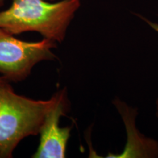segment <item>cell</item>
Masks as SVG:
<instances>
[{
	"mask_svg": "<svg viewBox=\"0 0 158 158\" xmlns=\"http://www.w3.org/2000/svg\"><path fill=\"white\" fill-rule=\"evenodd\" d=\"M2 4H3V0H0V7L2 5Z\"/></svg>",
	"mask_w": 158,
	"mask_h": 158,
	"instance_id": "cell-7",
	"label": "cell"
},
{
	"mask_svg": "<svg viewBox=\"0 0 158 158\" xmlns=\"http://www.w3.org/2000/svg\"><path fill=\"white\" fill-rule=\"evenodd\" d=\"M156 108H157V116H158V98L156 101Z\"/></svg>",
	"mask_w": 158,
	"mask_h": 158,
	"instance_id": "cell-6",
	"label": "cell"
},
{
	"mask_svg": "<svg viewBox=\"0 0 158 158\" xmlns=\"http://www.w3.org/2000/svg\"><path fill=\"white\" fill-rule=\"evenodd\" d=\"M56 42L44 38L39 42H25L0 28V73L4 78L21 81L29 76L37 63L55 58L52 49Z\"/></svg>",
	"mask_w": 158,
	"mask_h": 158,
	"instance_id": "cell-3",
	"label": "cell"
},
{
	"mask_svg": "<svg viewBox=\"0 0 158 158\" xmlns=\"http://www.w3.org/2000/svg\"><path fill=\"white\" fill-rule=\"evenodd\" d=\"M141 18L143 19V21H146V23H147L148 24H149V26L151 27L152 29H153L154 30H155V31H157V32L158 33V23L152 22V21H149V20L147 19H144V18H143V17H141Z\"/></svg>",
	"mask_w": 158,
	"mask_h": 158,
	"instance_id": "cell-5",
	"label": "cell"
},
{
	"mask_svg": "<svg viewBox=\"0 0 158 158\" xmlns=\"http://www.w3.org/2000/svg\"><path fill=\"white\" fill-rule=\"evenodd\" d=\"M80 6V0H62L56 3L13 0L8 9L0 12V28L12 35L37 31L45 38L62 42Z\"/></svg>",
	"mask_w": 158,
	"mask_h": 158,
	"instance_id": "cell-1",
	"label": "cell"
},
{
	"mask_svg": "<svg viewBox=\"0 0 158 158\" xmlns=\"http://www.w3.org/2000/svg\"><path fill=\"white\" fill-rule=\"evenodd\" d=\"M54 102L45 115L40 130V139L35 158H63L70 136V127H59L60 117L68 108L66 91L62 90L54 95Z\"/></svg>",
	"mask_w": 158,
	"mask_h": 158,
	"instance_id": "cell-4",
	"label": "cell"
},
{
	"mask_svg": "<svg viewBox=\"0 0 158 158\" xmlns=\"http://www.w3.org/2000/svg\"><path fill=\"white\" fill-rule=\"evenodd\" d=\"M54 99L34 100L19 95L0 78V157H11L21 140L40 133Z\"/></svg>",
	"mask_w": 158,
	"mask_h": 158,
	"instance_id": "cell-2",
	"label": "cell"
}]
</instances>
